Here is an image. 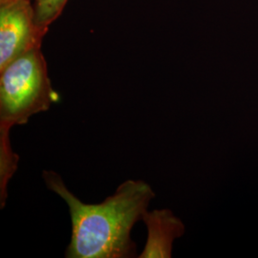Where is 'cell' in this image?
<instances>
[{
    "mask_svg": "<svg viewBox=\"0 0 258 258\" xmlns=\"http://www.w3.org/2000/svg\"><path fill=\"white\" fill-rule=\"evenodd\" d=\"M143 221L148 228V240L139 257H171L174 241L184 233V223L167 209L148 211Z\"/></svg>",
    "mask_w": 258,
    "mask_h": 258,
    "instance_id": "277c9868",
    "label": "cell"
},
{
    "mask_svg": "<svg viewBox=\"0 0 258 258\" xmlns=\"http://www.w3.org/2000/svg\"><path fill=\"white\" fill-rule=\"evenodd\" d=\"M66 2L67 0H37L34 2L37 25L48 31L49 26L60 16Z\"/></svg>",
    "mask_w": 258,
    "mask_h": 258,
    "instance_id": "5b68a950",
    "label": "cell"
},
{
    "mask_svg": "<svg viewBox=\"0 0 258 258\" xmlns=\"http://www.w3.org/2000/svg\"><path fill=\"white\" fill-rule=\"evenodd\" d=\"M47 32L36 22L32 1L0 0V71L20 55L41 48Z\"/></svg>",
    "mask_w": 258,
    "mask_h": 258,
    "instance_id": "3957f363",
    "label": "cell"
},
{
    "mask_svg": "<svg viewBox=\"0 0 258 258\" xmlns=\"http://www.w3.org/2000/svg\"><path fill=\"white\" fill-rule=\"evenodd\" d=\"M47 187L68 205L72 222L71 241L66 258H129L136 256L130 237L134 225L143 220L155 197L149 184L127 180L102 203L85 204L78 199L54 171L44 170Z\"/></svg>",
    "mask_w": 258,
    "mask_h": 258,
    "instance_id": "6da1fadb",
    "label": "cell"
},
{
    "mask_svg": "<svg viewBox=\"0 0 258 258\" xmlns=\"http://www.w3.org/2000/svg\"><path fill=\"white\" fill-rule=\"evenodd\" d=\"M41 48L13 60L0 71V208L7 199V185L18 169L19 157L10 142V130L27 123L30 117L57 102Z\"/></svg>",
    "mask_w": 258,
    "mask_h": 258,
    "instance_id": "7a4b0ae2",
    "label": "cell"
},
{
    "mask_svg": "<svg viewBox=\"0 0 258 258\" xmlns=\"http://www.w3.org/2000/svg\"><path fill=\"white\" fill-rule=\"evenodd\" d=\"M29 1H32V2H33V3H34V2H36V1H37V0H29Z\"/></svg>",
    "mask_w": 258,
    "mask_h": 258,
    "instance_id": "8992f818",
    "label": "cell"
}]
</instances>
